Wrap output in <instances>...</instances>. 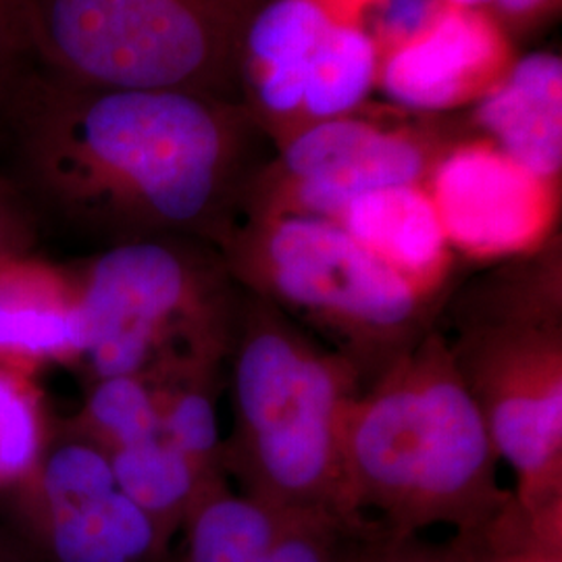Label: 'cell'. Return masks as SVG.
Wrapping results in <instances>:
<instances>
[{
    "instance_id": "cell-1",
    "label": "cell",
    "mask_w": 562,
    "mask_h": 562,
    "mask_svg": "<svg viewBox=\"0 0 562 562\" xmlns=\"http://www.w3.org/2000/svg\"><path fill=\"white\" fill-rule=\"evenodd\" d=\"M0 104L23 190L83 236L217 246L238 222L252 176L215 97L80 86L25 60Z\"/></svg>"
},
{
    "instance_id": "cell-2",
    "label": "cell",
    "mask_w": 562,
    "mask_h": 562,
    "mask_svg": "<svg viewBox=\"0 0 562 562\" xmlns=\"http://www.w3.org/2000/svg\"><path fill=\"white\" fill-rule=\"evenodd\" d=\"M341 467L352 510L402 533L475 531L513 494L438 325L352 402Z\"/></svg>"
},
{
    "instance_id": "cell-3",
    "label": "cell",
    "mask_w": 562,
    "mask_h": 562,
    "mask_svg": "<svg viewBox=\"0 0 562 562\" xmlns=\"http://www.w3.org/2000/svg\"><path fill=\"white\" fill-rule=\"evenodd\" d=\"M232 427L222 467L236 490L276 510L359 517L346 492L341 431L362 392L355 367L280 308L240 290L225 359Z\"/></svg>"
},
{
    "instance_id": "cell-4",
    "label": "cell",
    "mask_w": 562,
    "mask_h": 562,
    "mask_svg": "<svg viewBox=\"0 0 562 562\" xmlns=\"http://www.w3.org/2000/svg\"><path fill=\"white\" fill-rule=\"evenodd\" d=\"M438 327L529 508L562 503V255L559 238L459 283Z\"/></svg>"
},
{
    "instance_id": "cell-5",
    "label": "cell",
    "mask_w": 562,
    "mask_h": 562,
    "mask_svg": "<svg viewBox=\"0 0 562 562\" xmlns=\"http://www.w3.org/2000/svg\"><path fill=\"white\" fill-rule=\"evenodd\" d=\"M215 248L240 290L344 357L362 387L411 352L448 302L425 296L340 223L322 217L250 215Z\"/></svg>"
},
{
    "instance_id": "cell-6",
    "label": "cell",
    "mask_w": 562,
    "mask_h": 562,
    "mask_svg": "<svg viewBox=\"0 0 562 562\" xmlns=\"http://www.w3.org/2000/svg\"><path fill=\"white\" fill-rule=\"evenodd\" d=\"M80 299L88 383L162 378L225 362L240 288L215 246L148 238L104 246L71 267Z\"/></svg>"
},
{
    "instance_id": "cell-7",
    "label": "cell",
    "mask_w": 562,
    "mask_h": 562,
    "mask_svg": "<svg viewBox=\"0 0 562 562\" xmlns=\"http://www.w3.org/2000/svg\"><path fill=\"white\" fill-rule=\"evenodd\" d=\"M248 0H18L25 60L94 88L220 99Z\"/></svg>"
},
{
    "instance_id": "cell-8",
    "label": "cell",
    "mask_w": 562,
    "mask_h": 562,
    "mask_svg": "<svg viewBox=\"0 0 562 562\" xmlns=\"http://www.w3.org/2000/svg\"><path fill=\"white\" fill-rule=\"evenodd\" d=\"M13 494L46 562L169 561L155 522L117 487L109 454L63 423Z\"/></svg>"
},
{
    "instance_id": "cell-9",
    "label": "cell",
    "mask_w": 562,
    "mask_h": 562,
    "mask_svg": "<svg viewBox=\"0 0 562 562\" xmlns=\"http://www.w3.org/2000/svg\"><path fill=\"white\" fill-rule=\"evenodd\" d=\"M280 146L276 167L246 183L241 215L338 222L344 206L362 192L425 183L438 159L436 148L417 136L350 117L304 125Z\"/></svg>"
},
{
    "instance_id": "cell-10",
    "label": "cell",
    "mask_w": 562,
    "mask_h": 562,
    "mask_svg": "<svg viewBox=\"0 0 562 562\" xmlns=\"http://www.w3.org/2000/svg\"><path fill=\"white\" fill-rule=\"evenodd\" d=\"M425 188L457 259H522L557 236L561 183L531 173L490 140L442 150Z\"/></svg>"
},
{
    "instance_id": "cell-11",
    "label": "cell",
    "mask_w": 562,
    "mask_h": 562,
    "mask_svg": "<svg viewBox=\"0 0 562 562\" xmlns=\"http://www.w3.org/2000/svg\"><path fill=\"white\" fill-rule=\"evenodd\" d=\"M513 65L501 25L483 11H440L413 36L380 53L378 81L413 111H448L480 101Z\"/></svg>"
},
{
    "instance_id": "cell-12",
    "label": "cell",
    "mask_w": 562,
    "mask_h": 562,
    "mask_svg": "<svg viewBox=\"0 0 562 562\" xmlns=\"http://www.w3.org/2000/svg\"><path fill=\"white\" fill-rule=\"evenodd\" d=\"M83 348L71 267L34 257L0 261V364L34 378L46 364L78 367Z\"/></svg>"
},
{
    "instance_id": "cell-13",
    "label": "cell",
    "mask_w": 562,
    "mask_h": 562,
    "mask_svg": "<svg viewBox=\"0 0 562 562\" xmlns=\"http://www.w3.org/2000/svg\"><path fill=\"white\" fill-rule=\"evenodd\" d=\"M336 223L425 296L448 301L457 290V255L425 183L362 192Z\"/></svg>"
},
{
    "instance_id": "cell-14",
    "label": "cell",
    "mask_w": 562,
    "mask_h": 562,
    "mask_svg": "<svg viewBox=\"0 0 562 562\" xmlns=\"http://www.w3.org/2000/svg\"><path fill=\"white\" fill-rule=\"evenodd\" d=\"M477 123L504 155L531 173L561 183L562 60L533 53L515 60L477 101Z\"/></svg>"
},
{
    "instance_id": "cell-15",
    "label": "cell",
    "mask_w": 562,
    "mask_h": 562,
    "mask_svg": "<svg viewBox=\"0 0 562 562\" xmlns=\"http://www.w3.org/2000/svg\"><path fill=\"white\" fill-rule=\"evenodd\" d=\"M331 23L319 0H273L246 25V78L262 113L280 127V142L301 127L308 59Z\"/></svg>"
},
{
    "instance_id": "cell-16",
    "label": "cell",
    "mask_w": 562,
    "mask_h": 562,
    "mask_svg": "<svg viewBox=\"0 0 562 562\" xmlns=\"http://www.w3.org/2000/svg\"><path fill=\"white\" fill-rule=\"evenodd\" d=\"M281 510L240 494L227 477L209 483L181 522V562H267Z\"/></svg>"
},
{
    "instance_id": "cell-17",
    "label": "cell",
    "mask_w": 562,
    "mask_h": 562,
    "mask_svg": "<svg viewBox=\"0 0 562 562\" xmlns=\"http://www.w3.org/2000/svg\"><path fill=\"white\" fill-rule=\"evenodd\" d=\"M121 492L155 522L171 548L202 490L223 475H206L162 436L109 454Z\"/></svg>"
},
{
    "instance_id": "cell-18",
    "label": "cell",
    "mask_w": 562,
    "mask_h": 562,
    "mask_svg": "<svg viewBox=\"0 0 562 562\" xmlns=\"http://www.w3.org/2000/svg\"><path fill=\"white\" fill-rule=\"evenodd\" d=\"M378 74L380 44L362 23H331L308 59L301 127L348 117L367 99Z\"/></svg>"
},
{
    "instance_id": "cell-19",
    "label": "cell",
    "mask_w": 562,
    "mask_h": 562,
    "mask_svg": "<svg viewBox=\"0 0 562 562\" xmlns=\"http://www.w3.org/2000/svg\"><path fill=\"white\" fill-rule=\"evenodd\" d=\"M157 387L161 436L206 475H223L220 401L225 390V362L181 369L148 378Z\"/></svg>"
},
{
    "instance_id": "cell-20",
    "label": "cell",
    "mask_w": 562,
    "mask_h": 562,
    "mask_svg": "<svg viewBox=\"0 0 562 562\" xmlns=\"http://www.w3.org/2000/svg\"><path fill=\"white\" fill-rule=\"evenodd\" d=\"M106 454L161 436L157 387L146 375H115L88 383L80 411L60 422Z\"/></svg>"
},
{
    "instance_id": "cell-21",
    "label": "cell",
    "mask_w": 562,
    "mask_h": 562,
    "mask_svg": "<svg viewBox=\"0 0 562 562\" xmlns=\"http://www.w3.org/2000/svg\"><path fill=\"white\" fill-rule=\"evenodd\" d=\"M53 429L34 378L0 364V492H15L38 469Z\"/></svg>"
},
{
    "instance_id": "cell-22",
    "label": "cell",
    "mask_w": 562,
    "mask_h": 562,
    "mask_svg": "<svg viewBox=\"0 0 562 562\" xmlns=\"http://www.w3.org/2000/svg\"><path fill=\"white\" fill-rule=\"evenodd\" d=\"M464 536L475 562H562V503L529 510L510 494L480 529Z\"/></svg>"
},
{
    "instance_id": "cell-23",
    "label": "cell",
    "mask_w": 562,
    "mask_h": 562,
    "mask_svg": "<svg viewBox=\"0 0 562 562\" xmlns=\"http://www.w3.org/2000/svg\"><path fill=\"white\" fill-rule=\"evenodd\" d=\"M336 562H475V552L464 533L429 542L422 533L394 531L367 517L344 531Z\"/></svg>"
},
{
    "instance_id": "cell-24",
    "label": "cell",
    "mask_w": 562,
    "mask_h": 562,
    "mask_svg": "<svg viewBox=\"0 0 562 562\" xmlns=\"http://www.w3.org/2000/svg\"><path fill=\"white\" fill-rule=\"evenodd\" d=\"M350 525L355 522L325 510H281L267 562H336L341 536Z\"/></svg>"
},
{
    "instance_id": "cell-25",
    "label": "cell",
    "mask_w": 562,
    "mask_h": 562,
    "mask_svg": "<svg viewBox=\"0 0 562 562\" xmlns=\"http://www.w3.org/2000/svg\"><path fill=\"white\" fill-rule=\"evenodd\" d=\"M34 225L18 190L0 178V261L32 252Z\"/></svg>"
},
{
    "instance_id": "cell-26",
    "label": "cell",
    "mask_w": 562,
    "mask_h": 562,
    "mask_svg": "<svg viewBox=\"0 0 562 562\" xmlns=\"http://www.w3.org/2000/svg\"><path fill=\"white\" fill-rule=\"evenodd\" d=\"M25 63L18 0H0V90L11 74Z\"/></svg>"
},
{
    "instance_id": "cell-27",
    "label": "cell",
    "mask_w": 562,
    "mask_h": 562,
    "mask_svg": "<svg viewBox=\"0 0 562 562\" xmlns=\"http://www.w3.org/2000/svg\"><path fill=\"white\" fill-rule=\"evenodd\" d=\"M336 23H361L362 15L382 0H319Z\"/></svg>"
},
{
    "instance_id": "cell-28",
    "label": "cell",
    "mask_w": 562,
    "mask_h": 562,
    "mask_svg": "<svg viewBox=\"0 0 562 562\" xmlns=\"http://www.w3.org/2000/svg\"><path fill=\"white\" fill-rule=\"evenodd\" d=\"M552 0H498V9L504 11L506 15L513 18H527L533 15L538 11H542L543 7H548Z\"/></svg>"
},
{
    "instance_id": "cell-29",
    "label": "cell",
    "mask_w": 562,
    "mask_h": 562,
    "mask_svg": "<svg viewBox=\"0 0 562 562\" xmlns=\"http://www.w3.org/2000/svg\"><path fill=\"white\" fill-rule=\"evenodd\" d=\"M446 7L467 9V11H483L487 4H498V0H442Z\"/></svg>"
},
{
    "instance_id": "cell-30",
    "label": "cell",
    "mask_w": 562,
    "mask_h": 562,
    "mask_svg": "<svg viewBox=\"0 0 562 562\" xmlns=\"http://www.w3.org/2000/svg\"><path fill=\"white\" fill-rule=\"evenodd\" d=\"M0 562H27L20 559L18 554H13L9 548H4L2 543H0Z\"/></svg>"
}]
</instances>
